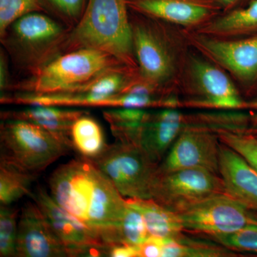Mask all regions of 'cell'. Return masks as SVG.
Returning <instances> with one entry per match:
<instances>
[{
  "instance_id": "4fadbf2b",
  "label": "cell",
  "mask_w": 257,
  "mask_h": 257,
  "mask_svg": "<svg viewBox=\"0 0 257 257\" xmlns=\"http://www.w3.org/2000/svg\"><path fill=\"white\" fill-rule=\"evenodd\" d=\"M216 133L205 127H186L158 166L157 172L202 169L219 175L220 144Z\"/></svg>"
},
{
  "instance_id": "603a6c76",
  "label": "cell",
  "mask_w": 257,
  "mask_h": 257,
  "mask_svg": "<svg viewBox=\"0 0 257 257\" xmlns=\"http://www.w3.org/2000/svg\"><path fill=\"white\" fill-rule=\"evenodd\" d=\"M36 175L18 166L0 161V203L10 206L31 193Z\"/></svg>"
},
{
  "instance_id": "836d02e7",
  "label": "cell",
  "mask_w": 257,
  "mask_h": 257,
  "mask_svg": "<svg viewBox=\"0 0 257 257\" xmlns=\"http://www.w3.org/2000/svg\"><path fill=\"white\" fill-rule=\"evenodd\" d=\"M216 2L220 4L225 12L229 11V10L238 8L240 5L245 4V2H248V0H216Z\"/></svg>"
},
{
  "instance_id": "277c9868",
  "label": "cell",
  "mask_w": 257,
  "mask_h": 257,
  "mask_svg": "<svg viewBox=\"0 0 257 257\" xmlns=\"http://www.w3.org/2000/svg\"><path fill=\"white\" fill-rule=\"evenodd\" d=\"M121 66L125 65L102 51L79 49L57 56L9 89L34 94L74 93L101 74Z\"/></svg>"
},
{
  "instance_id": "4316f807",
  "label": "cell",
  "mask_w": 257,
  "mask_h": 257,
  "mask_svg": "<svg viewBox=\"0 0 257 257\" xmlns=\"http://www.w3.org/2000/svg\"><path fill=\"white\" fill-rule=\"evenodd\" d=\"M119 234L122 244L133 246L142 244L151 236L140 211L128 204L120 224Z\"/></svg>"
},
{
  "instance_id": "d6986e66",
  "label": "cell",
  "mask_w": 257,
  "mask_h": 257,
  "mask_svg": "<svg viewBox=\"0 0 257 257\" xmlns=\"http://www.w3.org/2000/svg\"><path fill=\"white\" fill-rule=\"evenodd\" d=\"M217 38H238L257 34V0L225 12L209 23L194 30Z\"/></svg>"
},
{
  "instance_id": "5bb4252c",
  "label": "cell",
  "mask_w": 257,
  "mask_h": 257,
  "mask_svg": "<svg viewBox=\"0 0 257 257\" xmlns=\"http://www.w3.org/2000/svg\"><path fill=\"white\" fill-rule=\"evenodd\" d=\"M130 10L187 30H197L224 13L216 0H127Z\"/></svg>"
},
{
  "instance_id": "52a82bcc",
  "label": "cell",
  "mask_w": 257,
  "mask_h": 257,
  "mask_svg": "<svg viewBox=\"0 0 257 257\" xmlns=\"http://www.w3.org/2000/svg\"><path fill=\"white\" fill-rule=\"evenodd\" d=\"M182 31L189 46L227 72L247 96L257 94V34L217 38L194 30Z\"/></svg>"
},
{
  "instance_id": "6da1fadb",
  "label": "cell",
  "mask_w": 257,
  "mask_h": 257,
  "mask_svg": "<svg viewBox=\"0 0 257 257\" xmlns=\"http://www.w3.org/2000/svg\"><path fill=\"white\" fill-rule=\"evenodd\" d=\"M59 205L95 231L107 247L120 244L126 199L92 161L81 157L57 167L49 179Z\"/></svg>"
},
{
  "instance_id": "7402d4cb",
  "label": "cell",
  "mask_w": 257,
  "mask_h": 257,
  "mask_svg": "<svg viewBox=\"0 0 257 257\" xmlns=\"http://www.w3.org/2000/svg\"><path fill=\"white\" fill-rule=\"evenodd\" d=\"M70 139L72 149L88 160H94L107 147L100 124L87 113L74 121Z\"/></svg>"
},
{
  "instance_id": "ffe728a7",
  "label": "cell",
  "mask_w": 257,
  "mask_h": 257,
  "mask_svg": "<svg viewBox=\"0 0 257 257\" xmlns=\"http://www.w3.org/2000/svg\"><path fill=\"white\" fill-rule=\"evenodd\" d=\"M128 205L140 211L152 236L176 239L183 235V225L178 214L152 199H126Z\"/></svg>"
},
{
  "instance_id": "8992f818",
  "label": "cell",
  "mask_w": 257,
  "mask_h": 257,
  "mask_svg": "<svg viewBox=\"0 0 257 257\" xmlns=\"http://www.w3.org/2000/svg\"><path fill=\"white\" fill-rule=\"evenodd\" d=\"M0 161L37 175L71 149L39 125L23 120H3L0 127Z\"/></svg>"
},
{
  "instance_id": "7c38bea8",
  "label": "cell",
  "mask_w": 257,
  "mask_h": 257,
  "mask_svg": "<svg viewBox=\"0 0 257 257\" xmlns=\"http://www.w3.org/2000/svg\"><path fill=\"white\" fill-rule=\"evenodd\" d=\"M30 196L67 248L69 256L106 254L108 247L100 236L59 205L43 187H37Z\"/></svg>"
},
{
  "instance_id": "1f68e13d",
  "label": "cell",
  "mask_w": 257,
  "mask_h": 257,
  "mask_svg": "<svg viewBox=\"0 0 257 257\" xmlns=\"http://www.w3.org/2000/svg\"><path fill=\"white\" fill-rule=\"evenodd\" d=\"M106 256L111 257H138L137 246L127 244L111 246L106 251Z\"/></svg>"
},
{
  "instance_id": "9a60e30c",
  "label": "cell",
  "mask_w": 257,
  "mask_h": 257,
  "mask_svg": "<svg viewBox=\"0 0 257 257\" xmlns=\"http://www.w3.org/2000/svg\"><path fill=\"white\" fill-rule=\"evenodd\" d=\"M17 256H69L67 248L35 202L27 203L22 209L18 221Z\"/></svg>"
},
{
  "instance_id": "4dcf8cb0",
  "label": "cell",
  "mask_w": 257,
  "mask_h": 257,
  "mask_svg": "<svg viewBox=\"0 0 257 257\" xmlns=\"http://www.w3.org/2000/svg\"><path fill=\"white\" fill-rule=\"evenodd\" d=\"M164 240L150 236L145 242L137 246L138 257H162Z\"/></svg>"
},
{
  "instance_id": "d6a6232c",
  "label": "cell",
  "mask_w": 257,
  "mask_h": 257,
  "mask_svg": "<svg viewBox=\"0 0 257 257\" xmlns=\"http://www.w3.org/2000/svg\"><path fill=\"white\" fill-rule=\"evenodd\" d=\"M7 56L4 52L1 50L0 54V89L1 92H5L6 90H9L10 85L9 67H8Z\"/></svg>"
},
{
  "instance_id": "44dd1931",
  "label": "cell",
  "mask_w": 257,
  "mask_h": 257,
  "mask_svg": "<svg viewBox=\"0 0 257 257\" xmlns=\"http://www.w3.org/2000/svg\"><path fill=\"white\" fill-rule=\"evenodd\" d=\"M150 114L141 108H111L103 111L116 141L138 145L140 132Z\"/></svg>"
},
{
  "instance_id": "2e32d148",
  "label": "cell",
  "mask_w": 257,
  "mask_h": 257,
  "mask_svg": "<svg viewBox=\"0 0 257 257\" xmlns=\"http://www.w3.org/2000/svg\"><path fill=\"white\" fill-rule=\"evenodd\" d=\"M185 124V116L175 108L151 113L140 132L139 146L153 163L158 165L187 127Z\"/></svg>"
},
{
  "instance_id": "d590c367",
  "label": "cell",
  "mask_w": 257,
  "mask_h": 257,
  "mask_svg": "<svg viewBox=\"0 0 257 257\" xmlns=\"http://www.w3.org/2000/svg\"><path fill=\"white\" fill-rule=\"evenodd\" d=\"M246 107L257 110V99L252 101H250V102H246Z\"/></svg>"
},
{
  "instance_id": "ac0fdd59",
  "label": "cell",
  "mask_w": 257,
  "mask_h": 257,
  "mask_svg": "<svg viewBox=\"0 0 257 257\" xmlns=\"http://www.w3.org/2000/svg\"><path fill=\"white\" fill-rule=\"evenodd\" d=\"M87 111L60 106L34 105L18 111L1 113L3 120H23L39 125L61 139L72 149L71 130L74 121Z\"/></svg>"
},
{
  "instance_id": "8fae6325",
  "label": "cell",
  "mask_w": 257,
  "mask_h": 257,
  "mask_svg": "<svg viewBox=\"0 0 257 257\" xmlns=\"http://www.w3.org/2000/svg\"><path fill=\"white\" fill-rule=\"evenodd\" d=\"M177 214L184 231L210 236L256 226L257 214L226 193L208 197Z\"/></svg>"
},
{
  "instance_id": "484cf974",
  "label": "cell",
  "mask_w": 257,
  "mask_h": 257,
  "mask_svg": "<svg viewBox=\"0 0 257 257\" xmlns=\"http://www.w3.org/2000/svg\"><path fill=\"white\" fill-rule=\"evenodd\" d=\"M45 11L40 0H0V37L19 19Z\"/></svg>"
},
{
  "instance_id": "f546056e",
  "label": "cell",
  "mask_w": 257,
  "mask_h": 257,
  "mask_svg": "<svg viewBox=\"0 0 257 257\" xmlns=\"http://www.w3.org/2000/svg\"><path fill=\"white\" fill-rule=\"evenodd\" d=\"M42 0H40L41 2ZM68 28H73L82 18L87 0H43Z\"/></svg>"
},
{
  "instance_id": "3957f363",
  "label": "cell",
  "mask_w": 257,
  "mask_h": 257,
  "mask_svg": "<svg viewBox=\"0 0 257 257\" xmlns=\"http://www.w3.org/2000/svg\"><path fill=\"white\" fill-rule=\"evenodd\" d=\"M79 49L102 51L138 71L127 0H88L82 18L71 29L64 53Z\"/></svg>"
},
{
  "instance_id": "e575fe53",
  "label": "cell",
  "mask_w": 257,
  "mask_h": 257,
  "mask_svg": "<svg viewBox=\"0 0 257 257\" xmlns=\"http://www.w3.org/2000/svg\"><path fill=\"white\" fill-rule=\"evenodd\" d=\"M249 122L255 130H257V112L249 116Z\"/></svg>"
},
{
  "instance_id": "cb8c5ba5",
  "label": "cell",
  "mask_w": 257,
  "mask_h": 257,
  "mask_svg": "<svg viewBox=\"0 0 257 257\" xmlns=\"http://www.w3.org/2000/svg\"><path fill=\"white\" fill-rule=\"evenodd\" d=\"M231 249L182 235L176 239L164 240L162 257L234 256Z\"/></svg>"
},
{
  "instance_id": "d4e9b609",
  "label": "cell",
  "mask_w": 257,
  "mask_h": 257,
  "mask_svg": "<svg viewBox=\"0 0 257 257\" xmlns=\"http://www.w3.org/2000/svg\"><path fill=\"white\" fill-rule=\"evenodd\" d=\"M216 135L221 143L237 152L257 172V137L243 130L219 128Z\"/></svg>"
},
{
  "instance_id": "30bf717a",
  "label": "cell",
  "mask_w": 257,
  "mask_h": 257,
  "mask_svg": "<svg viewBox=\"0 0 257 257\" xmlns=\"http://www.w3.org/2000/svg\"><path fill=\"white\" fill-rule=\"evenodd\" d=\"M221 193L226 191L220 175L202 169L157 172L151 186V199L176 214Z\"/></svg>"
},
{
  "instance_id": "9c48e42d",
  "label": "cell",
  "mask_w": 257,
  "mask_h": 257,
  "mask_svg": "<svg viewBox=\"0 0 257 257\" xmlns=\"http://www.w3.org/2000/svg\"><path fill=\"white\" fill-rule=\"evenodd\" d=\"M91 161L123 197L151 199V186L159 165L153 163L139 145L116 141Z\"/></svg>"
},
{
  "instance_id": "e0dca14e",
  "label": "cell",
  "mask_w": 257,
  "mask_h": 257,
  "mask_svg": "<svg viewBox=\"0 0 257 257\" xmlns=\"http://www.w3.org/2000/svg\"><path fill=\"white\" fill-rule=\"evenodd\" d=\"M219 175L226 194L257 214V172L237 152L222 143Z\"/></svg>"
},
{
  "instance_id": "f1b7e54d",
  "label": "cell",
  "mask_w": 257,
  "mask_h": 257,
  "mask_svg": "<svg viewBox=\"0 0 257 257\" xmlns=\"http://www.w3.org/2000/svg\"><path fill=\"white\" fill-rule=\"evenodd\" d=\"M211 237L230 249L257 253V226L255 225L231 234L216 235Z\"/></svg>"
},
{
  "instance_id": "ba28073f",
  "label": "cell",
  "mask_w": 257,
  "mask_h": 257,
  "mask_svg": "<svg viewBox=\"0 0 257 257\" xmlns=\"http://www.w3.org/2000/svg\"><path fill=\"white\" fill-rule=\"evenodd\" d=\"M179 85L187 96V105L221 109L246 108L239 87L227 72L201 55L188 54Z\"/></svg>"
},
{
  "instance_id": "5b68a950",
  "label": "cell",
  "mask_w": 257,
  "mask_h": 257,
  "mask_svg": "<svg viewBox=\"0 0 257 257\" xmlns=\"http://www.w3.org/2000/svg\"><path fill=\"white\" fill-rule=\"evenodd\" d=\"M71 29L43 13L19 19L1 38L13 63L29 75L64 53Z\"/></svg>"
},
{
  "instance_id": "7a4b0ae2",
  "label": "cell",
  "mask_w": 257,
  "mask_h": 257,
  "mask_svg": "<svg viewBox=\"0 0 257 257\" xmlns=\"http://www.w3.org/2000/svg\"><path fill=\"white\" fill-rule=\"evenodd\" d=\"M133 50L141 82L168 98L180 83L188 52L182 29L133 13L130 15Z\"/></svg>"
},
{
  "instance_id": "83f0119b",
  "label": "cell",
  "mask_w": 257,
  "mask_h": 257,
  "mask_svg": "<svg viewBox=\"0 0 257 257\" xmlns=\"http://www.w3.org/2000/svg\"><path fill=\"white\" fill-rule=\"evenodd\" d=\"M18 212L10 206L0 207V256H17Z\"/></svg>"
}]
</instances>
